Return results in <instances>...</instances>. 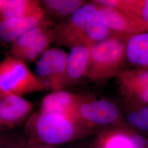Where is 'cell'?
I'll return each mask as SVG.
<instances>
[{
  "label": "cell",
  "instance_id": "7c38bea8",
  "mask_svg": "<svg viewBox=\"0 0 148 148\" xmlns=\"http://www.w3.org/2000/svg\"><path fill=\"white\" fill-rule=\"evenodd\" d=\"M92 2L116 8L148 32V0H95Z\"/></svg>",
  "mask_w": 148,
  "mask_h": 148
},
{
  "label": "cell",
  "instance_id": "6da1fadb",
  "mask_svg": "<svg viewBox=\"0 0 148 148\" xmlns=\"http://www.w3.org/2000/svg\"><path fill=\"white\" fill-rule=\"evenodd\" d=\"M53 31L54 42L70 48H90L115 35L102 21L92 2L82 5L72 16L59 23Z\"/></svg>",
  "mask_w": 148,
  "mask_h": 148
},
{
  "label": "cell",
  "instance_id": "3957f363",
  "mask_svg": "<svg viewBox=\"0 0 148 148\" xmlns=\"http://www.w3.org/2000/svg\"><path fill=\"white\" fill-rule=\"evenodd\" d=\"M26 127L32 139L54 146L74 140L84 126L74 119L40 110L30 117Z\"/></svg>",
  "mask_w": 148,
  "mask_h": 148
},
{
  "label": "cell",
  "instance_id": "5bb4252c",
  "mask_svg": "<svg viewBox=\"0 0 148 148\" xmlns=\"http://www.w3.org/2000/svg\"><path fill=\"white\" fill-rule=\"evenodd\" d=\"M45 13L37 0H5L0 12V18H45Z\"/></svg>",
  "mask_w": 148,
  "mask_h": 148
},
{
  "label": "cell",
  "instance_id": "d6986e66",
  "mask_svg": "<svg viewBox=\"0 0 148 148\" xmlns=\"http://www.w3.org/2000/svg\"><path fill=\"white\" fill-rule=\"evenodd\" d=\"M103 138L99 148H133L131 136L123 133H114Z\"/></svg>",
  "mask_w": 148,
  "mask_h": 148
},
{
  "label": "cell",
  "instance_id": "9a60e30c",
  "mask_svg": "<svg viewBox=\"0 0 148 148\" xmlns=\"http://www.w3.org/2000/svg\"><path fill=\"white\" fill-rule=\"evenodd\" d=\"M126 54L130 63L148 70V32L126 38Z\"/></svg>",
  "mask_w": 148,
  "mask_h": 148
},
{
  "label": "cell",
  "instance_id": "5b68a950",
  "mask_svg": "<svg viewBox=\"0 0 148 148\" xmlns=\"http://www.w3.org/2000/svg\"><path fill=\"white\" fill-rule=\"evenodd\" d=\"M66 58L67 54L58 47L49 48L40 57L36 66V76L47 90L56 92L68 86Z\"/></svg>",
  "mask_w": 148,
  "mask_h": 148
},
{
  "label": "cell",
  "instance_id": "cb8c5ba5",
  "mask_svg": "<svg viewBox=\"0 0 148 148\" xmlns=\"http://www.w3.org/2000/svg\"><path fill=\"white\" fill-rule=\"evenodd\" d=\"M5 0H0V12L1 11L2 8L5 2Z\"/></svg>",
  "mask_w": 148,
  "mask_h": 148
},
{
  "label": "cell",
  "instance_id": "4fadbf2b",
  "mask_svg": "<svg viewBox=\"0 0 148 148\" xmlns=\"http://www.w3.org/2000/svg\"><path fill=\"white\" fill-rule=\"evenodd\" d=\"M47 18L30 17L24 18H0V40L12 43L22 34L41 23Z\"/></svg>",
  "mask_w": 148,
  "mask_h": 148
},
{
  "label": "cell",
  "instance_id": "8fae6325",
  "mask_svg": "<svg viewBox=\"0 0 148 148\" xmlns=\"http://www.w3.org/2000/svg\"><path fill=\"white\" fill-rule=\"evenodd\" d=\"M90 48L76 46L71 48L66 58L67 84L73 85L86 77L90 63Z\"/></svg>",
  "mask_w": 148,
  "mask_h": 148
},
{
  "label": "cell",
  "instance_id": "277c9868",
  "mask_svg": "<svg viewBox=\"0 0 148 148\" xmlns=\"http://www.w3.org/2000/svg\"><path fill=\"white\" fill-rule=\"evenodd\" d=\"M46 90L47 86L23 61L10 56L0 63V96H21Z\"/></svg>",
  "mask_w": 148,
  "mask_h": 148
},
{
  "label": "cell",
  "instance_id": "7a4b0ae2",
  "mask_svg": "<svg viewBox=\"0 0 148 148\" xmlns=\"http://www.w3.org/2000/svg\"><path fill=\"white\" fill-rule=\"evenodd\" d=\"M126 39L115 35L91 47L86 77L98 83L117 77L127 60Z\"/></svg>",
  "mask_w": 148,
  "mask_h": 148
},
{
  "label": "cell",
  "instance_id": "603a6c76",
  "mask_svg": "<svg viewBox=\"0 0 148 148\" xmlns=\"http://www.w3.org/2000/svg\"><path fill=\"white\" fill-rule=\"evenodd\" d=\"M24 148H56L53 146L46 145L31 139L28 143H25Z\"/></svg>",
  "mask_w": 148,
  "mask_h": 148
},
{
  "label": "cell",
  "instance_id": "ba28073f",
  "mask_svg": "<svg viewBox=\"0 0 148 148\" xmlns=\"http://www.w3.org/2000/svg\"><path fill=\"white\" fill-rule=\"evenodd\" d=\"M94 3L102 21L114 35L127 38L148 32L130 16L116 8Z\"/></svg>",
  "mask_w": 148,
  "mask_h": 148
},
{
  "label": "cell",
  "instance_id": "9c48e42d",
  "mask_svg": "<svg viewBox=\"0 0 148 148\" xmlns=\"http://www.w3.org/2000/svg\"><path fill=\"white\" fill-rule=\"evenodd\" d=\"M32 104L20 95L0 96V124L12 127L20 123L32 111Z\"/></svg>",
  "mask_w": 148,
  "mask_h": 148
},
{
  "label": "cell",
  "instance_id": "2e32d148",
  "mask_svg": "<svg viewBox=\"0 0 148 148\" xmlns=\"http://www.w3.org/2000/svg\"><path fill=\"white\" fill-rule=\"evenodd\" d=\"M39 2L48 18L52 21V19L60 20V22L72 16L86 3L82 0H42Z\"/></svg>",
  "mask_w": 148,
  "mask_h": 148
},
{
  "label": "cell",
  "instance_id": "d4e9b609",
  "mask_svg": "<svg viewBox=\"0 0 148 148\" xmlns=\"http://www.w3.org/2000/svg\"><path fill=\"white\" fill-rule=\"evenodd\" d=\"M1 124H0V128H1Z\"/></svg>",
  "mask_w": 148,
  "mask_h": 148
},
{
  "label": "cell",
  "instance_id": "ffe728a7",
  "mask_svg": "<svg viewBox=\"0 0 148 148\" xmlns=\"http://www.w3.org/2000/svg\"><path fill=\"white\" fill-rule=\"evenodd\" d=\"M126 118L127 121L133 127L148 132V106L130 112Z\"/></svg>",
  "mask_w": 148,
  "mask_h": 148
},
{
  "label": "cell",
  "instance_id": "8992f818",
  "mask_svg": "<svg viewBox=\"0 0 148 148\" xmlns=\"http://www.w3.org/2000/svg\"><path fill=\"white\" fill-rule=\"evenodd\" d=\"M120 113L116 106L106 99H85L79 97L76 118L84 126H106L116 123Z\"/></svg>",
  "mask_w": 148,
  "mask_h": 148
},
{
  "label": "cell",
  "instance_id": "7402d4cb",
  "mask_svg": "<svg viewBox=\"0 0 148 148\" xmlns=\"http://www.w3.org/2000/svg\"><path fill=\"white\" fill-rule=\"evenodd\" d=\"M133 148H148V142L147 139L139 134L131 136Z\"/></svg>",
  "mask_w": 148,
  "mask_h": 148
},
{
  "label": "cell",
  "instance_id": "52a82bcc",
  "mask_svg": "<svg viewBox=\"0 0 148 148\" xmlns=\"http://www.w3.org/2000/svg\"><path fill=\"white\" fill-rule=\"evenodd\" d=\"M116 77L119 89L123 95L148 105V69L123 70Z\"/></svg>",
  "mask_w": 148,
  "mask_h": 148
},
{
  "label": "cell",
  "instance_id": "ac0fdd59",
  "mask_svg": "<svg viewBox=\"0 0 148 148\" xmlns=\"http://www.w3.org/2000/svg\"><path fill=\"white\" fill-rule=\"evenodd\" d=\"M53 24V21L47 17L41 23L24 32L12 43L11 56L13 57L16 56L18 53L36 40L43 32H45L48 28L52 27Z\"/></svg>",
  "mask_w": 148,
  "mask_h": 148
},
{
  "label": "cell",
  "instance_id": "30bf717a",
  "mask_svg": "<svg viewBox=\"0 0 148 148\" xmlns=\"http://www.w3.org/2000/svg\"><path fill=\"white\" fill-rule=\"evenodd\" d=\"M79 100L77 95L63 90L53 92L43 98L40 111L76 120V109Z\"/></svg>",
  "mask_w": 148,
  "mask_h": 148
},
{
  "label": "cell",
  "instance_id": "e0dca14e",
  "mask_svg": "<svg viewBox=\"0 0 148 148\" xmlns=\"http://www.w3.org/2000/svg\"><path fill=\"white\" fill-rule=\"evenodd\" d=\"M54 42V36L52 27L47 29L32 43L29 46L18 53L15 57L24 62H32L40 57L49 49V46Z\"/></svg>",
  "mask_w": 148,
  "mask_h": 148
},
{
  "label": "cell",
  "instance_id": "44dd1931",
  "mask_svg": "<svg viewBox=\"0 0 148 148\" xmlns=\"http://www.w3.org/2000/svg\"><path fill=\"white\" fill-rule=\"evenodd\" d=\"M25 144H22L13 138L0 136V148H24Z\"/></svg>",
  "mask_w": 148,
  "mask_h": 148
}]
</instances>
